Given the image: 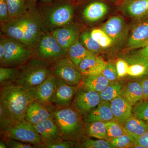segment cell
Here are the masks:
<instances>
[{"mask_svg": "<svg viewBox=\"0 0 148 148\" xmlns=\"http://www.w3.org/2000/svg\"><path fill=\"white\" fill-rule=\"evenodd\" d=\"M110 82L100 74L84 77L81 85L88 90L99 92L104 90Z\"/></svg>", "mask_w": 148, "mask_h": 148, "instance_id": "d4e9b609", "label": "cell"}, {"mask_svg": "<svg viewBox=\"0 0 148 148\" xmlns=\"http://www.w3.org/2000/svg\"><path fill=\"white\" fill-rule=\"evenodd\" d=\"M91 53H92L88 50L82 45L80 41L79 36L69 48L67 56L78 68L83 59Z\"/></svg>", "mask_w": 148, "mask_h": 148, "instance_id": "4316f807", "label": "cell"}, {"mask_svg": "<svg viewBox=\"0 0 148 148\" xmlns=\"http://www.w3.org/2000/svg\"><path fill=\"white\" fill-rule=\"evenodd\" d=\"M54 111L38 101H34L27 108L25 119L34 125L53 117Z\"/></svg>", "mask_w": 148, "mask_h": 148, "instance_id": "e0dca14e", "label": "cell"}, {"mask_svg": "<svg viewBox=\"0 0 148 148\" xmlns=\"http://www.w3.org/2000/svg\"><path fill=\"white\" fill-rule=\"evenodd\" d=\"M123 125L127 134L135 138H139L148 130V123L133 115L125 122Z\"/></svg>", "mask_w": 148, "mask_h": 148, "instance_id": "cb8c5ba5", "label": "cell"}, {"mask_svg": "<svg viewBox=\"0 0 148 148\" xmlns=\"http://www.w3.org/2000/svg\"><path fill=\"white\" fill-rule=\"evenodd\" d=\"M79 39L84 47L91 53H98L102 49L101 46L91 36L90 32H83L79 36Z\"/></svg>", "mask_w": 148, "mask_h": 148, "instance_id": "d6a6232c", "label": "cell"}, {"mask_svg": "<svg viewBox=\"0 0 148 148\" xmlns=\"http://www.w3.org/2000/svg\"><path fill=\"white\" fill-rule=\"evenodd\" d=\"M53 114L62 139L77 143L84 139V121L71 106L56 109Z\"/></svg>", "mask_w": 148, "mask_h": 148, "instance_id": "3957f363", "label": "cell"}, {"mask_svg": "<svg viewBox=\"0 0 148 148\" xmlns=\"http://www.w3.org/2000/svg\"><path fill=\"white\" fill-rule=\"evenodd\" d=\"M148 44V18L141 19L135 25L128 38L127 47L130 50L145 47Z\"/></svg>", "mask_w": 148, "mask_h": 148, "instance_id": "5bb4252c", "label": "cell"}, {"mask_svg": "<svg viewBox=\"0 0 148 148\" xmlns=\"http://www.w3.org/2000/svg\"><path fill=\"white\" fill-rule=\"evenodd\" d=\"M75 148H115L109 140L102 139L94 140L85 138L81 141L77 143Z\"/></svg>", "mask_w": 148, "mask_h": 148, "instance_id": "4dcf8cb0", "label": "cell"}, {"mask_svg": "<svg viewBox=\"0 0 148 148\" xmlns=\"http://www.w3.org/2000/svg\"><path fill=\"white\" fill-rule=\"evenodd\" d=\"M42 140H53L61 138L60 130L54 117L44 121L33 125Z\"/></svg>", "mask_w": 148, "mask_h": 148, "instance_id": "7402d4cb", "label": "cell"}, {"mask_svg": "<svg viewBox=\"0 0 148 148\" xmlns=\"http://www.w3.org/2000/svg\"><path fill=\"white\" fill-rule=\"evenodd\" d=\"M44 32L51 33L54 29L71 24L74 6L69 0H56L38 9Z\"/></svg>", "mask_w": 148, "mask_h": 148, "instance_id": "7a4b0ae2", "label": "cell"}, {"mask_svg": "<svg viewBox=\"0 0 148 148\" xmlns=\"http://www.w3.org/2000/svg\"><path fill=\"white\" fill-rule=\"evenodd\" d=\"M24 15L26 24L24 43L34 49L44 33L39 12L35 2L27 1V9Z\"/></svg>", "mask_w": 148, "mask_h": 148, "instance_id": "ba28073f", "label": "cell"}, {"mask_svg": "<svg viewBox=\"0 0 148 148\" xmlns=\"http://www.w3.org/2000/svg\"><path fill=\"white\" fill-rule=\"evenodd\" d=\"M134 145H139L144 148H148V130L139 138H135Z\"/></svg>", "mask_w": 148, "mask_h": 148, "instance_id": "ee69618b", "label": "cell"}, {"mask_svg": "<svg viewBox=\"0 0 148 148\" xmlns=\"http://www.w3.org/2000/svg\"><path fill=\"white\" fill-rule=\"evenodd\" d=\"M82 11L83 17L89 22L101 20L109 11L108 3L105 0H90L86 3Z\"/></svg>", "mask_w": 148, "mask_h": 148, "instance_id": "2e32d148", "label": "cell"}, {"mask_svg": "<svg viewBox=\"0 0 148 148\" xmlns=\"http://www.w3.org/2000/svg\"><path fill=\"white\" fill-rule=\"evenodd\" d=\"M121 95L134 105L144 99V93L141 83L137 82H129L123 88Z\"/></svg>", "mask_w": 148, "mask_h": 148, "instance_id": "603a6c76", "label": "cell"}, {"mask_svg": "<svg viewBox=\"0 0 148 148\" xmlns=\"http://www.w3.org/2000/svg\"><path fill=\"white\" fill-rule=\"evenodd\" d=\"M38 1H54V0H27V1L29 2H35Z\"/></svg>", "mask_w": 148, "mask_h": 148, "instance_id": "c3c4849f", "label": "cell"}, {"mask_svg": "<svg viewBox=\"0 0 148 148\" xmlns=\"http://www.w3.org/2000/svg\"><path fill=\"white\" fill-rule=\"evenodd\" d=\"M85 122H106L116 121L111 110L110 102L101 101L100 104L86 116L84 118Z\"/></svg>", "mask_w": 148, "mask_h": 148, "instance_id": "44dd1931", "label": "cell"}, {"mask_svg": "<svg viewBox=\"0 0 148 148\" xmlns=\"http://www.w3.org/2000/svg\"><path fill=\"white\" fill-rule=\"evenodd\" d=\"M0 148H7L8 146L6 144L4 141L3 140H1L0 142Z\"/></svg>", "mask_w": 148, "mask_h": 148, "instance_id": "7dc6e473", "label": "cell"}, {"mask_svg": "<svg viewBox=\"0 0 148 148\" xmlns=\"http://www.w3.org/2000/svg\"><path fill=\"white\" fill-rule=\"evenodd\" d=\"M122 86L120 83L111 82L110 84L101 92H98L101 101L110 102L118 96L121 95Z\"/></svg>", "mask_w": 148, "mask_h": 148, "instance_id": "f546056e", "label": "cell"}, {"mask_svg": "<svg viewBox=\"0 0 148 148\" xmlns=\"http://www.w3.org/2000/svg\"><path fill=\"white\" fill-rule=\"evenodd\" d=\"M33 49V57L51 64L68 56L54 37L48 32L43 33Z\"/></svg>", "mask_w": 148, "mask_h": 148, "instance_id": "52a82bcc", "label": "cell"}, {"mask_svg": "<svg viewBox=\"0 0 148 148\" xmlns=\"http://www.w3.org/2000/svg\"><path fill=\"white\" fill-rule=\"evenodd\" d=\"M144 93V99L148 98V79H143L141 82Z\"/></svg>", "mask_w": 148, "mask_h": 148, "instance_id": "bcb514c9", "label": "cell"}, {"mask_svg": "<svg viewBox=\"0 0 148 148\" xmlns=\"http://www.w3.org/2000/svg\"><path fill=\"white\" fill-rule=\"evenodd\" d=\"M57 78L52 105L56 109L70 107L79 86L71 85L60 79Z\"/></svg>", "mask_w": 148, "mask_h": 148, "instance_id": "7c38bea8", "label": "cell"}, {"mask_svg": "<svg viewBox=\"0 0 148 148\" xmlns=\"http://www.w3.org/2000/svg\"><path fill=\"white\" fill-rule=\"evenodd\" d=\"M127 75L135 77L148 75V69L145 65L139 63L129 65Z\"/></svg>", "mask_w": 148, "mask_h": 148, "instance_id": "f35d334b", "label": "cell"}, {"mask_svg": "<svg viewBox=\"0 0 148 148\" xmlns=\"http://www.w3.org/2000/svg\"><path fill=\"white\" fill-rule=\"evenodd\" d=\"M50 33L67 53L72 43L79 36L78 27L71 23L54 29Z\"/></svg>", "mask_w": 148, "mask_h": 148, "instance_id": "ac0fdd59", "label": "cell"}, {"mask_svg": "<svg viewBox=\"0 0 148 148\" xmlns=\"http://www.w3.org/2000/svg\"><path fill=\"white\" fill-rule=\"evenodd\" d=\"M105 123L110 140L127 134L123 125L116 121H107Z\"/></svg>", "mask_w": 148, "mask_h": 148, "instance_id": "e575fe53", "label": "cell"}, {"mask_svg": "<svg viewBox=\"0 0 148 148\" xmlns=\"http://www.w3.org/2000/svg\"><path fill=\"white\" fill-rule=\"evenodd\" d=\"M112 1H113L114 2L116 3H118L120 2L121 1H122V0H112Z\"/></svg>", "mask_w": 148, "mask_h": 148, "instance_id": "681fc988", "label": "cell"}, {"mask_svg": "<svg viewBox=\"0 0 148 148\" xmlns=\"http://www.w3.org/2000/svg\"><path fill=\"white\" fill-rule=\"evenodd\" d=\"M124 59L129 65L139 63L145 66L148 69V44L145 47L134 49L124 56Z\"/></svg>", "mask_w": 148, "mask_h": 148, "instance_id": "f1b7e54d", "label": "cell"}, {"mask_svg": "<svg viewBox=\"0 0 148 148\" xmlns=\"http://www.w3.org/2000/svg\"><path fill=\"white\" fill-rule=\"evenodd\" d=\"M52 73L68 84L79 86L83 76L68 56L59 59L52 64Z\"/></svg>", "mask_w": 148, "mask_h": 148, "instance_id": "30bf717a", "label": "cell"}, {"mask_svg": "<svg viewBox=\"0 0 148 148\" xmlns=\"http://www.w3.org/2000/svg\"><path fill=\"white\" fill-rule=\"evenodd\" d=\"M84 130L85 135L88 137L98 139L110 140L104 122H84Z\"/></svg>", "mask_w": 148, "mask_h": 148, "instance_id": "484cf974", "label": "cell"}, {"mask_svg": "<svg viewBox=\"0 0 148 148\" xmlns=\"http://www.w3.org/2000/svg\"><path fill=\"white\" fill-rule=\"evenodd\" d=\"M9 148H40V146L10 139H3Z\"/></svg>", "mask_w": 148, "mask_h": 148, "instance_id": "60d3db41", "label": "cell"}, {"mask_svg": "<svg viewBox=\"0 0 148 148\" xmlns=\"http://www.w3.org/2000/svg\"><path fill=\"white\" fill-rule=\"evenodd\" d=\"M77 142L67 141L60 139L42 140V148H72L75 147Z\"/></svg>", "mask_w": 148, "mask_h": 148, "instance_id": "8d00e7d4", "label": "cell"}, {"mask_svg": "<svg viewBox=\"0 0 148 148\" xmlns=\"http://www.w3.org/2000/svg\"><path fill=\"white\" fill-rule=\"evenodd\" d=\"M110 102L115 119L121 124L133 115V105L122 95L118 96Z\"/></svg>", "mask_w": 148, "mask_h": 148, "instance_id": "ffe728a7", "label": "cell"}, {"mask_svg": "<svg viewBox=\"0 0 148 148\" xmlns=\"http://www.w3.org/2000/svg\"><path fill=\"white\" fill-rule=\"evenodd\" d=\"M117 73L119 78H122L127 75L129 65L124 58H120L116 63Z\"/></svg>", "mask_w": 148, "mask_h": 148, "instance_id": "b9f144b4", "label": "cell"}, {"mask_svg": "<svg viewBox=\"0 0 148 148\" xmlns=\"http://www.w3.org/2000/svg\"><path fill=\"white\" fill-rule=\"evenodd\" d=\"M106 63L101 57L91 53L83 59L78 69L84 77L98 75L102 73Z\"/></svg>", "mask_w": 148, "mask_h": 148, "instance_id": "d6986e66", "label": "cell"}, {"mask_svg": "<svg viewBox=\"0 0 148 148\" xmlns=\"http://www.w3.org/2000/svg\"><path fill=\"white\" fill-rule=\"evenodd\" d=\"M57 79L56 77L51 73L41 84L30 89L35 101L54 110L56 109L52 105V101L56 89Z\"/></svg>", "mask_w": 148, "mask_h": 148, "instance_id": "8fae6325", "label": "cell"}, {"mask_svg": "<svg viewBox=\"0 0 148 148\" xmlns=\"http://www.w3.org/2000/svg\"><path fill=\"white\" fill-rule=\"evenodd\" d=\"M118 3L120 10L130 17L148 18V0H122Z\"/></svg>", "mask_w": 148, "mask_h": 148, "instance_id": "9a60e30c", "label": "cell"}, {"mask_svg": "<svg viewBox=\"0 0 148 148\" xmlns=\"http://www.w3.org/2000/svg\"><path fill=\"white\" fill-rule=\"evenodd\" d=\"M3 139H10L40 146L42 148V138L33 125L24 119L14 122L5 129L1 130Z\"/></svg>", "mask_w": 148, "mask_h": 148, "instance_id": "8992f818", "label": "cell"}, {"mask_svg": "<svg viewBox=\"0 0 148 148\" xmlns=\"http://www.w3.org/2000/svg\"><path fill=\"white\" fill-rule=\"evenodd\" d=\"M5 45L4 57L1 66L18 67L34 56L33 49L21 42L12 38L4 36Z\"/></svg>", "mask_w": 148, "mask_h": 148, "instance_id": "5b68a950", "label": "cell"}, {"mask_svg": "<svg viewBox=\"0 0 148 148\" xmlns=\"http://www.w3.org/2000/svg\"><path fill=\"white\" fill-rule=\"evenodd\" d=\"M135 138L129 134H125L109 140L115 148L133 147L135 144Z\"/></svg>", "mask_w": 148, "mask_h": 148, "instance_id": "74e56055", "label": "cell"}, {"mask_svg": "<svg viewBox=\"0 0 148 148\" xmlns=\"http://www.w3.org/2000/svg\"><path fill=\"white\" fill-rule=\"evenodd\" d=\"M5 52V45L4 36L1 37L0 40V62H1L4 57Z\"/></svg>", "mask_w": 148, "mask_h": 148, "instance_id": "f6af8a7d", "label": "cell"}, {"mask_svg": "<svg viewBox=\"0 0 148 148\" xmlns=\"http://www.w3.org/2000/svg\"><path fill=\"white\" fill-rule=\"evenodd\" d=\"M18 67H0L1 87L16 84L18 75Z\"/></svg>", "mask_w": 148, "mask_h": 148, "instance_id": "83f0119b", "label": "cell"}, {"mask_svg": "<svg viewBox=\"0 0 148 148\" xmlns=\"http://www.w3.org/2000/svg\"><path fill=\"white\" fill-rule=\"evenodd\" d=\"M34 101L30 90L16 85L1 87L0 105L14 122L25 119L27 108Z\"/></svg>", "mask_w": 148, "mask_h": 148, "instance_id": "6da1fadb", "label": "cell"}, {"mask_svg": "<svg viewBox=\"0 0 148 148\" xmlns=\"http://www.w3.org/2000/svg\"><path fill=\"white\" fill-rule=\"evenodd\" d=\"M133 115L148 123V98L143 99L134 105Z\"/></svg>", "mask_w": 148, "mask_h": 148, "instance_id": "d590c367", "label": "cell"}, {"mask_svg": "<svg viewBox=\"0 0 148 148\" xmlns=\"http://www.w3.org/2000/svg\"><path fill=\"white\" fill-rule=\"evenodd\" d=\"M112 40L114 44H121L126 39L127 28L121 16H114L109 18L101 28Z\"/></svg>", "mask_w": 148, "mask_h": 148, "instance_id": "4fadbf2b", "label": "cell"}, {"mask_svg": "<svg viewBox=\"0 0 148 148\" xmlns=\"http://www.w3.org/2000/svg\"><path fill=\"white\" fill-rule=\"evenodd\" d=\"M11 18L8 5L5 0H0V23L5 22Z\"/></svg>", "mask_w": 148, "mask_h": 148, "instance_id": "7bdbcfd3", "label": "cell"}, {"mask_svg": "<svg viewBox=\"0 0 148 148\" xmlns=\"http://www.w3.org/2000/svg\"><path fill=\"white\" fill-rule=\"evenodd\" d=\"M101 74L110 82L116 81L119 78L116 66L111 63H106Z\"/></svg>", "mask_w": 148, "mask_h": 148, "instance_id": "ab89813d", "label": "cell"}, {"mask_svg": "<svg viewBox=\"0 0 148 148\" xmlns=\"http://www.w3.org/2000/svg\"><path fill=\"white\" fill-rule=\"evenodd\" d=\"M101 101L98 92L88 90L81 84L78 87L71 107L84 118Z\"/></svg>", "mask_w": 148, "mask_h": 148, "instance_id": "9c48e42d", "label": "cell"}, {"mask_svg": "<svg viewBox=\"0 0 148 148\" xmlns=\"http://www.w3.org/2000/svg\"><path fill=\"white\" fill-rule=\"evenodd\" d=\"M90 34L92 38L102 48L110 47L114 44L110 37L101 29H92Z\"/></svg>", "mask_w": 148, "mask_h": 148, "instance_id": "836d02e7", "label": "cell"}, {"mask_svg": "<svg viewBox=\"0 0 148 148\" xmlns=\"http://www.w3.org/2000/svg\"><path fill=\"white\" fill-rule=\"evenodd\" d=\"M9 9L11 18L20 16L26 11L27 0H5Z\"/></svg>", "mask_w": 148, "mask_h": 148, "instance_id": "1f68e13d", "label": "cell"}, {"mask_svg": "<svg viewBox=\"0 0 148 148\" xmlns=\"http://www.w3.org/2000/svg\"><path fill=\"white\" fill-rule=\"evenodd\" d=\"M52 64L32 57L19 66L16 85L30 90L41 84L52 73Z\"/></svg>", "mask_w": 148, "mask_h": 148, "instance_id": "277c9868", "label": "cell"}]
</instances>
